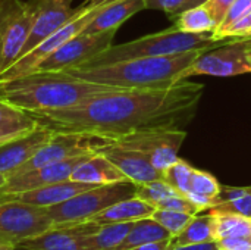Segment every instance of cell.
Returning a JSON list of instances; mask_svg holds the SVG:
<instances>
[{
	"label": "cell",
	"mask_w": 251,
	"mask_h": 250,
	"mask_svg": "<svg viewBox=\"0 0 251 250\" xmlns=\"http://www.w3.org/2000/svg\"><path fill=\"white\" fill-rule=\"evenodd\" d=\"M38 125L29 112L0 99V146L31 134Z\"/></svg>",
	"instance_id": "obj_22"
},
{
	"label": "cell",
	"mask_w": 251,
	"mask_h": 250,
	"mask_svg": "<svg viewBox=\"0 0 251 250\" xmlns=\"http://www.w3.org/2000/svg\"><path fill=\"white\" fill-rule=\"evenodd\" d=\"M175 27L179 31L191 32V34H206L213 32L216 29V24L204 4L188 9L178 15L175 19Z\"/></svg>",
	"instance_id": "obj_28"
},
{
	"label": "cell",
	"mask_w": 251,
	"mask_h": 250,
	"mask_svg": "<svg viewBox=\"0 0 251 250\" xmlns=\"http://www.w3.org/2000/svg\"><path fill=\"white\" fill-rule=\"evenodd\" d=\"M207 0H185L184 3H182V6H181V9L176 12V15L172 18V19H175L178 15H181L182 12H185V10H188V9H193V7H197V6H201V4H204Z\"/></svg>",
	"instance_id": "obj_41"
},
{
	"label": "cell",
	"mask_w": 251,
	"mask_h": 250,
	"mask_svg": "<svg viewBox=\"0 0 251 250\" xmlns=\"http://www.w3.org/2000/svg\"><path fill=\"white\" fill-rule=\"evenodd\" d=\"M194 167H191L187 161L178 158L171 167H168L162 172V178L179 194L187 196L188 187H190V180L193 174Z\"/></svg>",
	"instance_id": "obj_30"
},
{
	"label": "cell",
	"mask_w": 251,
	"mask_h": 250,
	"mask_svg": "<svg viewBox=\"0 0 251 250\" xmlns=\"http://www.w3.org/2000/svg\"><path fill=\"white\" fill-rule=\"evenodd\" d=\"M87 156H90V155L75 156V158H71L66 161L54 162V164H50L46 167H40V168H35L31 171L10 175L9 178H6L4 184L0 187V196L22 193V192L40 189L44 186H50L54 183H60L65 180H71V175H72L75 167L78 164H81Z\"/></svg>",
	"instance_id": "obj_14"
},
{
	"label": "cell",
	"mask_w": 251,
	"mask_h": 250,
	"mask_svg": "<svg viewBox=\"0 0 251 250\" xmlns=\"http://www.w3.org/2000/svg\"><path fill=\"white\" fill-rule=\"evenodd\" d=\"M74 0H28L26 6L31 16V29L21 56L32 50L59 28H62L79 9L72 7ZM19 56V57H21Z\"/></svg>",
	"instance_id": "obj_13"
},
{
	"label": "cell",
	"mask_w": 251,
	"mask_h": 250,
	"mask_svg": "<svg viewBox=\"0 0 251 250\" xmlns=\"http://www.w3.org/2000/svg\"><path fill=\"white\" fill-rule=\"evenodd\" d=\"M251 35L232 38L224 44L204 52L194 63H191L179 75V81L196 75L234 77L251 72Z\"/></svg>",
	"instance_id": "obj_7"
},
{
	"label": "cell",
	"mask_w": 251,
	"mask_h": 250,
	"mask_svg": "<svg viewBox=\"0 0 251 250\" xmlns=\"http://www.w3.org/2000/svg\"><path fill=\"white\" fill-rule=\"evenodd\" d=\"M88 1H99V0H88Z\"/></svg>",
	"instance_id": "obj_45"
},
{
	"label": "cell",
	"mask_w": 251,
	"mask_h": 250,
	"mask_svg": "<svg viewBox=\"0 0 251 250\" xmlns=\"http://www.w3.org/2000/svg\"><path fill=\"white\" fill-rule=\"evenodd\" d=\"M137 186L131 181L96 186L59 205L47 208L54 225L85 222L110 205L135 196Z\"/></svg>",
	"instance_id": "obj_5"
},
{
	"label": "cell",
	"mask_w": 251,
	"mask_h": 250,
	"mask_svg": "<svg viewBox=\"0 0 251 250\" xmlns=\"http://www.w3.org/2000/svg\"><path fill=\"white\" fill-rule=\"evenodd\" d=\"M135 186H137L135 197L153 205L154 208L157 206V203H160L166 197L178 193L163 178L154 180V181H150V183H146V184H135Z\"/></svg>",
	"instance_id": "obj_31"
},
{
	"label": "cell",
	"mask_w": 251,
	"mask_h": 250,
	"mask_svg": "<svg viewBox=\"0 0 251 250\" xmlns=\"http://www.w3.org/2000/svg\"><path fill=\"white\" fill-rule=\"evenodd\" d=\"M249 35H251V12L240 18L238 21H235L231 27L222 31L215 40L222 41V40H232V38H241Z\"/></svg>",
	"instance_id": "obj_35"
},
{
	"label": "cell",
	"mask_w": 251,
	"mask_h": 250,
	"mask_svg": "<svg viewBox=\"0 0 251 250\" xmlns=\"http://www.w3.org/2000/svg\"><path fill=\"white\" fill-rule=\"evenodd\" d=\"M96 186L93 184H85V183H78L74 180H65L60 183H54L50 186H44L40 189L22 192V193H15V194H4L0 196V202H22L40 208H50L54 205H59L88 189H93Z\"/></svg>",
	"instance_id": "obj_18"
},
{
	"label": "cell",
	"mask_w": 251,
	"mask_h": 250,
	"mask_svg": "<svg viewBox=\"0 0 251 250\" xmlns=\"http://www.w3.org/2000/svg\"><path fill=\"white\" fill-rule=\"evenodd\" d=\"M219 250H251V236L249 237H226L215 240Z\"/></svg>",
	"instance_id": "obj_38"
},
{
	"label": "cell",
	"mask_w": 251,
	"mask_h": 250,
	"mask_svg": "<svg viewBox=\"0 0 251 250\" xmlns=\"http://www.w3.org/2000/svg\"><path fill=\"white\" fill-rule=\"evenodd\" d=\"M171 246H172V239H168V240H162V242H153V243L141 245V246L134 248L131 250H171Z\"/></svg>",
	"instance_id": "obj_39"
},
{
	"label": "cell",
	"mask_w": 251,
	"mask_h": 250,
	"mask_svg": "<svg viewBox=\"0 0 251 250\" xmlns=\"http://www.w3.org/2000/svg\"><path fill=\"white\" fill-rule=\"evenodd\" d=\"M228 40L216 41L212 35L206 34H191L179 31L175 25L154 32L137 40L110 46L94 59L88 60L81 66H96V65H106L113 62H122L137 57H154V56H166V55H176L184 53L196 49H215L224 44ZM76 68V66H75Z\"/></svg>",
	"instance_id": "obj_4"
},
{
	"label": "cell",
	"mask_w": 251,
	"mask_h": 250,
	"mask_svg": "<svg viewBox=\"0 0 251 250\" xmlns=\"http://www.w3.org/2000/svg\"><path fill=\"white\" fill-rule=\"evenodd\" d=\"M210 49H196L176 55L137 57L96 66L65 69L68 74L119 88H163L179 81V75Z\"/></svg>",
	"instance_id": "obj_3"
},
{
	"label": "cell",
	"mask_w": 251,
	"mask_h": 250,
	"mask_svg": "<svg viewBox=\"0 0 251 250\" xmlns=\"http://www.w3.org/2000/svg\"><path fill=\"white\" fill-rule=\"evenodd\" d=\"M115 0H99V1H85L79 6L76 15L71 18L62 28H59L56 32H53L50 37H47L44 41H41L38 46H35L28 53L18 57L6 71L0 74V81H7L18 78L21 75L29 74L37 69V66L47 59L54 50H57L62 44H65L72 37L78 35L84 31V28L109 4Z\"/></svg>",
	"instance_id": "obj_6"
},
{
	"label": "cell",
	"mask_w": 251,
	"mask_h": 250,
	"mask_svg": "<svg viewBox=\"0 0 251 250\" xmlns=\"http://www.w3.org/2000/svg\"><path fill=\"white\" fill-rule=\"evenodd\" d=\"M47 208L22 202H0V243L18 246L21 242L53 228Z\"/></svg>",
	"instance_id": "obj_8"
},
{
	"label": "cell",
	"mask_w": 251,
	"mask_h": 250,
	"mask_svg": "<svg viewBox=\"0 0 251 250\" xmlns=\"http://www.w3.org/2000/svg\"><path fill=\"white\" fill-rule=\"evenodd\" d=\"M194 215L184 214V212H176V211H169V209H154L150 218H153L156 222H159L171 236L172 239L176 237L191 221Z\"/></svg>",
	"instance_id": "obj_32"
},
{
	"label": "cell",
	"mask_w": 251,
	"mask_h": 250,
	"mask_svg": "<svg viewBox=\"0 0 251 250\" xmlns=\"http://www.w3.org/2000/svg\"><path fill=\"white\" fill-rule=\"evenodd\" d=\"M156 208L157 209H169V211L184 212V214H190V215H197V214L201 212L200 208L190 197H187L184 194H179V193L166 197L165 200L157 203Z\"/></svg>",
	"instance_id": "obj_34"
},
{
	"label": "cell",
	"mask_w": 251,
	"mask_h": 250,
	"mask_svg": "<svg viewBox=\"0 0 251 250\" xmlns=\"http://www.w3.org/2000/svg\"><path fill=\"white\" fill-rule=\"evenodd\" d=\"M144 1H146V9L162 10L169 18H174L185 0H144Z\"/></svg>",
	"instance_id": "obj_36"
},
{
	"label": "cell",
	"mask_w": 251,
	"mask_h": 250,
	"mask_svg": "<svg viewBox=\"0 0 251 250\" xmlns=\"http://www.w3.org/2000/svg\"><path fill=\"white\" fill-rule=\"evenodd\" d=\"M215 217V240L251 236V218L235 214H212Z\"/></svg>",
	"instance_id": "obj_29"
},
{
	"label": "cell",
	"mask_w": 251,
	"mask_h": 250,
	"mask_svg": "<svg viewBox=\"0 0 251 250\" xmlns=\"http://www.w3.org/2000/svg\"><path fill=\"white\" fill-rule=\"evenodd\" d=\"M119 87L91 83L66 71H34L13 80L0 81V99L26 112L69 109Z\"/></svg>",
	"instance_id": "obj_2"
},
{
	"label": "cell",
	"mask_w": 251,
	"mask_h": 250,
	"mask_svg": "<svg viewBox=\"0 0 251 250\" xmlns=\"http://www.w3.org/2000/svg\"><path fill=\"white\" fill-rule=\"evenodd\" d=\"M110 141H112L110 139L91 136V134L56 131V134L50 139V141L44 144L25 165H22L12 175L31 171L40 167H46L54 162L66 161L75 156L97 153L101 147H104Z\"/></svg>",
	"instance_id": "obj_9"
},
{
	"label": "cell",
	"mask_w": 251,
	"mask_h": 250,
	"mask_svg": "<svg viewBox=\"0 0 251 250\" xmlns=\"http://www.w3.org/2000/svg\"><path fill=\"white\" fill-rule=\"evenodd\" d=\"M116 31L118 29H110L96 34L79 32L44 59L35 71H65L81 66L109 49L113 43Z\"/></svg>",
	"instance_id": "obj_12"
},
{
	"label": "cell",
	"mask_w": 251,
	"mask_h": 250,
	"mask_svg": "<svg viewBox=\"0 0 251 250\" xmlns=\"http://www.w3.org/2000/svg\"><path fill=\"white\" fill-rule=\"evenodd\" d=\"M209 214H235L251 218V187L221 186L215 205Z\"/></svg>",
	"instance_id": "obj_23"
},
{
	"label": "cell",
	"mask_w": 251,
	"mask_h": 250,
	"mask_svg": "<svg viewBox=\"0 0 251 250\" xmlns=\"http://www.w3.org/2000/svg\"><path fill=\"white\" fill-rule=\"evenodd\" d=\"M109 161H112L125 177L134 184H146L162 178V172L156 169L151 162L138 150L121 146L113 140L99 150Z\"/></svg>",
	"instance_id": "obj_17"
},
{
	"label": "cell",
	"mask_w": 251,
	"mask_h": 250,
	"mask_svg": "<svg viewBox=\"0 0 251 250\" xmlns=\"http://www.w3.org/2000/svg\"><path fill=\"white\" fill-rule=\"evenodd\" d=\"M203 93V84L184 80L163 88H116L69 109L29 113L54 131L115 140L147 130H184L196 116Z\"/></svg>",
	"instance_id": "obj_1"
},
{
	"label": "cell",
	"mask_w": 251,
	"mask_h": 250,
	"mask_svg": "<svg viewBox=\"0 0 251 250\" xmlns=\"http://www.w3.org/2000/svg\"><path fill=\"white\" fill-rule=\"evenodd\" d=\"M234 3V0H207L204 3V6L207 7V10L210 12L215 24H216V28L221 25V22L224 21L228 9L231 7V4Z\"/></svg>",
	"instance_id": "obj_37"
},
{
	"label": "cell",
	"mask_w": 251,
	"mask_h": 250,
	"mask_svg": "<svg viewBox=\"0 0 251 250\" xmlns=\"http://www.w3.org/2000/svg\"><path fill=\"white\" fill-rule=\"evenodd\" d=\"M0 250H16V246H12V245H4V243H0Z\"/></svg>",
	"instance_id": "obj_42"
},
{
	"label": "cell",
	"mask_w": 251,
	"mask_h": 250,
	"mask_svg": "<svg viewBox=\"0 0 251 250\" xmlns=\"http://www.w3.org/2000/svg\"><path fill=\"white\" fill-rule=\"evenodd\" d=\"M31 29L26 1L0 0V74L19 56Z\"/></svg>",
	"instance_id": "obj_11"
},
{
	"label": "cell",
	"mask_w": 251,
	"mask_h": 250,
	"mask_svg": "<svg viewBox=\"0 0 251 250\" xmlns=\"http://www.w3.org/2000/svg\"><path fill=\"white\" fill-rule=\"evenodd\" d=\"M168 239H172V236L159 222H156L153 218H144L134 222L131 231L116 250H131L141 245L162 242Z\"/></svg>",
	"instance_id": "obj_27"
},
{
	"label": "cell",
	"mask_w": 251,
	"mask_h": 250,
	"mask_svg": "<svg viewBox=\"0 0 251 250\" xmlns=\"http://www.w3.org/2000/svg\"><path fill=\"white\" fill-rule=\"evenodd\" d=\"M71 180L93 186H106L129 181L125 174L104 155L93 153L78 164L71 175Z\"/></svg>",
	"instance_id": "obj_19"
},
{
	"label": "cell",
	"mask_w": 251,
	"mask_h": 250,
	"mask_svg": "<svg viewBox=\"0 0 251 250\" xmlns=\"http://www.w3.org/2000/svg\"><path fill=\"white\" fill-rule=\"evenodd\" d=\"M97 228L90 222L53 225L51 230L21 242L16 250H87L84 236Z\"/></svg>",
	"instance_id": "obj_15"
},
{
	"label": "cell",
	"mask_w": 251,
	"mask_h": 250,
	"mask_svg": "<svg viewBox=\"0 0 251 250\" xmlns=\"http://www.w3.org/2000/svg\"><path fill=\"white\" fill-rule=\"evenodd\" d=\"M185 137L187 133L184 130H147L122 136L113 141L121 146L138 150L151 162L156 169L163 172L179 158L178 152Z\"/></svg>",
	"instance_id": "obj_10"
},
{
	"label": "cell",
	"mask_w": 251,
	"mask_h": 250,
	"mask_svg": "<svg viewBox=\"0 0 251 250\" xmlns=\"http://www.w3.org/2000/svg\"><path fill=\"white\" fill-rule=\"evenodd\" d=\"M132 225L134 222L101 225L96 231L84 236L85 248L87 250H116L131 231Z\"/></svg>",
	"instance_id": "obj_26"
},
{
	"label": "cell",
	"mask_w": 251,
	"mask_h": 250,
	"mask_svg": "<svg viewBox=\"0 0 251 250\" xmlns=\"http://www.w3.org/2000/svg\"><path fill=\"white\" fill-rule=\"evenodd\" d=\"M154 206L132 196L129 199L119 200L109 208L103 209L93 218L85 222H90L96 227L109 225V224H124V222H135L144 218H150L154 212Z\"/></svg>",
	"instance_id": "obj_20"
},
{
	"label": "cell",
	"mask_w": 251,
	"mask_h": 250,
	"mask_svg": "<svg viewBox=\"0 0 251 250\" xmlns=\"http://www.w3.org/2000/svg\"><path fill=\"white\" fill-rule=\"evenodd\" d=\"M221 186L222 184L212 174L194 168L187 197H190L200 208L201 212H206L215 205L216 197L221 192Z\"/></svg>",
	"instance_id": "obj_24"
},
{
	"label": "cell",
	"mask_w": 251,
	"mask_h": 250,
	"mask_svg": "<svg viewBox=\"0 0 251 250\" xmlns=\"http://www.w3.org/2000/svg\"><path fill=\"white\" fill-rule=\"evenodd\" d=\"M146 9L144 0H115L109 3L85 28L84 34H96L118 29L125 21Z\"/></svg>",
	"instance_id": "obj_21"
},
{
	"label": "cell",
	"mask_w": 251,
	"mask_h": 250,
	"mask_svg": "<svg viewBox=\"0 0 251 250\" xmlns=\"http://www.w3.org/2000/svg\"><path fill=\"white\" fill-rule=\"evenodd\" d=\"M215 242V217L209 212L204 215H194L187 227L172 239V246L179 248L185 245H199V243H210Z\"/></svg>",
	"instance_id": "obj_25"
},
{
	"label": "cell",
	"mask_w": 251,
	"mask_h": 250,
	"mask_svg": "<svg viewBox=\"0 0 251 250\" xmlns=\"http://www.w3.org/2000/svg\"><path fill=\"white\" fill-rule=\"evenodd\" d=\"M249 12H251V0H234V3L228 9V12H226L225 18H224V21L221 22V25L210 34L212 38L215 40L222 31H225L228 27H231L235 21H238L240 18H243Z\"/></svg>",
	"instance_id": "obj_33"
},
{
	"label": "cell",
	"mask_w": 251,
	"mask_h": 250,
	"mask_svg": "<svg viewBox=\"0 0 251 250\" xmlns=\"http://www.w3.org/2000/svg\"><path fill=\"white\" fill-rule=\"evenodd\" d=\"M249 56H250V59H251V50H250V52H249Z\"/></svg>",
	"instance_id": "obj_44"
},
{
	"label": "cell",
	"mask_w": 251,
	"mask_h": 250,
	"mask_svg": "<svg viewBox=\"0 0 251 250\" xmlns=\"http://www.w3.org/2000/svg\"><path fill=\"white\" fill-rule=\"evenodd\" d=\"M4 181H6V178H4V177H3V175L0 174V187H1L3 184H4Z\"/></svg>",
	"instance_id": "obj_43"
},
{
	"label": "cell",
	"mask_w": 251,
	"mask_h": 250,
	"mask_svg": "<svg viewBox=\"0 0 251 250\" xmlns=\"http://www.w3.org/2000/svg\"><path fill=\"white\" fill-rule=\"evenodd\" d=\"M56 134L54 130L38 125L31 134L16 139L4 146H0V174L7 178L25 165L50 139Z\"/></svg>",
	"instance_id": "obj_16"
},
{
	"label": "cell",
	"mask_w": 251,
	"mask_h": 250,
	"mask_svg": "<svg viewBox=\"0 0 251 250\" xmlns=\"http://www.w3.org/2000/svg\"><path fill=\"white\" fill-rule=\"evenodd\" d=\"M171 250H219V248L216 246L215 242H210V243H199V245H185Z\"/></svg>",
	"instance_id": "obj_40"
}]
</instances>
